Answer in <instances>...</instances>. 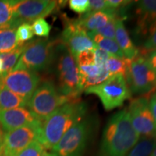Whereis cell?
Listing matches in <instances>:
<instances>
[{
    "mask_svg": "<svg viewBox=\"0 0 156 156\" xmlns=\"http://www.w3.org/2000/svg\"><path fill=\"white\" fill-rule=\"evenodd\" d=\"M140 138L127 109H123L112 115L107 122L98 156H126Z\"/></svg>",
    "mask_w": 156,
    "mask_h": 156,
    "instance_id": "obj_1",
    "label": "cell"
},
{
    "mask_svg": "<svg viewBox=\"0 0 156 156\" xmlns=\"http://www.w3.org/2000/svg\"><path fill=\"white\" fill-rule=\"evenodd\" d=\"M85 103L74 101L66 103L41 123L38 141L46 150H51L75 123L85 116Z\"/></svg>",
    "mask_w": 156,
    "mask_h": 156,
    "instance_id": "obj_2",
    "label": "cell"
},
{
    "mask_svg": "<svg viewBox=\"0 0 156 156\" xmlns=\"http://www.w3.org/2000/svg\"><path fill=\"white\" fill-rule=\"evenodd\" d=\"M57 77V90L60 94L76 101L82 91L80 87L79 68L69 51L62 42L56 44L54 58Z\"/></svg>",
    "mask_w": 156,
    "mask_h": 156,
    "instance_id": "obj_3",
    "label": "cell"
},
{
    "mask_svg": "<svg viewBox=\"0 0 156 156\" xmlns=\"http://www.w3.org/2000/svg\"><path fill=\"white\" fill-rule=\"evenodd\" d=\"M93 119L84 116L69 129L51 151L53 156H83L92 135Z\"/></svg>",
    "mask_w": 156,
    "mask_h": 156,
    "instance_id": "obj_4",
    "label": "cell"
},
{
    "mask_svg": "<svg viewBox=\"0 0 156 156\" xmlns=\"http://www.w3.org/2000/svg\"><path fill=\"white\" fill-rule=\"evenodd\" d=\"M71 101L60 94L52 82L44 81L35 90L27 106L37 119L44 122L59 107Z\"/></svg>",
    "mask_w": 156,
    "mask_h": 156,
    "instance_id": "obj_5",
    "label": "cell"
},
{
    "mask_svg": "<svg viewBox=\"0 0 156 156\" xmlns=\"http://www.w3.org/2000/svg\"><path fill=\"white\" fill-rule=\"evenodd\" d=\"M85 93L98 97L106 111L122 106L132 95L125 78L122 75L110 76L100 85L85 89Z\"/></svg>",
    "mask_w": 156,
    "mask_h": 156,
    "instance_id": "obj_6",
    "label": "cell"
},
{
    "mask_svg": "<svg viewBox=\"0 0 156 156\" xmlns=\"http://www.w3.org/2000/svg\"><path fill=\"white\" fill-rule=\"evenodd\" d=\"M56 44V42L46 39L28 43L14 69H28L37 73L47 69L54 58Z\"/></svg>",
    "mask_w": 156,
    "mask_h": 156,
    "instance_id": "obj_7",
    "label": "cell"
},
{
    "mask_svg": "<svg viewBox=\"0 0 156 156\" xmlns=\"http://www.w3.org/2000/svg\"><path fill=\"white\" fill-rule=\"evenodd\" d=\"M126 81L131 94H145L155 88L156 75L145 56L137 55L131 60Z\"/></svg>",
    "mask_w": 156,
    "mask_h": 156,
    "instance_id": "obj_8",
    "label": "cell"
},
{
    "mask_svg": "<svg viewBox=\"0 0 156 156\" xmlns=\"http://www.w3.org/2000/svg\"><path fill=\"white\" fill-rule=\"evenodd\" d=\"M42 122H37L4 134L0 156H16L34 141H38Z\"/></svg>",
    "mask_w": 156,
    "mask_h": 156,
    "instance_id": "obj_9",
    "label": "cell"
},
{
    "mask_svg": "<svg viewBox=\"0 0 156 156\" xmlns=\"http://www.w3.org/2000/svg\"><path fill=\"white\" fill-rule=\"evenodd\" d=\"M132 124L140 138H156V124L149 101L140 97L131 101L128 108Z\"/></svg>",
    "mask_w": 156,
    "mask_h": 156,
    "instance_id": "obj_10",
    "label": "cell"
},
{
    "mask_svg": "<svg viewBox=\"0 0 156 156\" xmlns=\"http://www.w3.org/2000/svg\"><path fill=\"white\" fill-rule=\"evenodd\" d=\"M56 1L27 0L17 1L14 7V17L12 28H16L23 23H29L46 17L56 8Z\"/></svg>",
    "mask_w": 156,
    "mask_h": 156,
    "instance_id": "obj_11",
    "label": "cell"
},
{
    "mask_svg": "<svg viewBox=\"0 0 156 156\" xmlns=\"http://www.w3.org/2000/svg\"><path fill=\"white\" fill-rule=\"evenodd\" d=\"M40 77L38 73L28 69H14L3 77H0V82L27 102L40 85Z\"/></svg>",
    "mask_w": 156,
    "mask_h": 156,
    "instance_id": "obj_12",
    "label": "cell"
},
{
    "mask_svg": "<svg viewBox=\"0 0 156 156\" xmlns=\"http://www.w3.org/2000/svg\"><path fill=\"white\" fill-rule=\"evenodd\" d=\"M62 43L67 46L69 52L77 60L80 54L86 50L96 48L94 43L87 36V32L79 26L76 21L70 22L62 34Z\"/></svg>",
    "mask_w": 156,
    "mask_h": 156,
    "instance_id": "obj_13",
    "label": "cell"
},
{
    "mask_svg": "<svg viewBox=\"0 0 156 156\" xmlns=\"http://www.w3.org/2000/svg\"><path fill=\"white\" fill-rule=\"evenodd\" d=\"M37 121L39 120L25 107L6 110L0 109V126L5 133Z\"/></svg>",
    "mask_w": 156,
    "mask_h": 156,
    "instance_id": "obj_14",
    "label": "cell"
},
{
    "mask_svg": "<svg viewBox=\"0 0 156 156\" xmlns=\"http://www.w3.org/2000/svg\"><path fill=\"white\" fill-rule=\"evenodd\" d=\"M137 15L136 31L140 35H150L156 26V0L136 2Z\"/></svg>",
    "mask_w": 156,
    "mask_h": 156,
    "instance_id": "obj_15",
    "label": "cell"
},
{
    "mask_svg": "<svg viewBox=\"0 0 156 156\" xmlns=\"http://www.w3.org/2000/svg\"><path fill=\"white\" fill-rule=\"evenodd\" d=\"M117 13L112 11H98L85 13L76 23L86 32H92L102 28L111 19L116 18Z\"/></svg>",
    "mask_w": 156,
    "mask_h": 156,
    "instance_id": "obj_16",
    "label": "cell"
},
{
    "mask_svg": "<svg viewBox=\"0 0 156 156\" xmlns=\"http://www.w3.org/2000/svg\"><path fill=\"white\" fill-rule=\"evenodd\" d=\"M115 38L124 57L132 60L138 55L139 51L136 49L133 42L132 41L122 18H116V20Z\"/></svg>",
    "mask_w": 156,
    "mask_h": 156,
    "instance_id": "obj_17",
    "label": "cell"
},
{
    "mask_svg": "<svg viewBox=\"0 0 156 156\" xmlns=\"http://www.w3.org/2000/svg\"><path fill=\"white\" fill-rule=\"evenodd\" d=\"M87 34L97 48L106 51L110 56L121 58H125L115 39L105 38L93 31L87 32Z\"/></svg>",
    "mask_w": 156,
    "mask_h": 156,
    "instance_id": "obj_18",
    "label": "cell"
},
{
    "mask_svg": "<svg viewBox=\"0 0 156 156\" xmlns=\"http://www.w3.org/2000/svg\"><path fill=\"white\" fill-rule=\"evenodd\" d=\"M26 101L15 94L0 82V109H12L27 106Z\"/></svg>",
    "mask_w": 156,
    "mask_h": 156,
    "instance_id": "obj_19",
    "label": "cell"
},
{
    "mask_svg": "<svg viewBox=\"0 0 156 156\" xmlns=\"http://www.w3.org/2000/svg\"><path fill=\"white\" fill-rule=\"evenodd\" d=\"M27 44H20L15 49L8 52V53L0 54V57H1L3 62L2 73L0 75V77H3V76L7 75L14 69L19 58H20L21 55L26 48Z\"/></svg>",
    "mask_w": 156,
    "mask_h": 156,
    "instance_id": "obj_20",
    "label": "cell"
},
{
    "mask_svg": "<svg viewBox=\"0 0 156 156\" xmlns=\"http://www.w3.org/2000/svg\"><path fill=\"white\" fill-rule=\"evenodd\" d=\"M19 45L16 38V28L0 29V54L8 53Z\"/></svg>",
    "mask_w": 156,
    "mask_h": 156,
    "instance_id": "obj_21",
    "label": "cell"
},
{
    "mask_svg": "<svg viewBox=\"0 0 156 156\" xmlns=\"http://www.w3.org/2000/svg\"><path fill=\"white\" fill-rule=\"evenodd\" d=\"M131 60L126 58H117L110 56L106 63V67L110 75H122L126 78L129 69Z\"/></svg>",
    "mask_w": 156,
    "mask_h": 156,
    "instance_id": "obj_22",
    "label": "cell"
},
{
    "mask_svg": "<svg viewBox=\"0 0 156 156\" xmlns=\"http://www.w3.org/2000/svg\"><path fill=\"white\" fill-rule=\"evenodd\" d=\"M16 0H0V26L12 28Z\"/></svg>",
    "mask_w": 156,
    "mask_h": 156,
    "instance_id": "obj_23",
    "label": "cell"
},
{
    "mask_svg": "<svg viewBox=\"0 0 156 156\" xmlns=\"http://www.w3.org/2000/svg\"><path fill=\"white\" fill-rule=\"evenodd\" d=\"M156 145V138H140L126 156H150Z\"/></svg>",
    "mask_w": 156,
    "mask_h": 156,
    "instance_id": "obj_24",
    "label": "cell"
},
{
    "mask_svg": "<svg viewBox=\"0 0 156 156\" xmlns=\"http://www.w3.org/2000/svg\"><path fill=\"white\" fill-rule=\"evenodd\" d=\"M105 66L99 67L95 64H87V65L78 66L79 68L80 83L88 78L95 77L100 74Z\"/></svg>",
    "mask_w": 156,
    "mask_h": 156,
    "instance_id": "obj_25",
    "label": "cell"
},
{
    "mask_svg": "<svg viewBox=\"0 0 156 156\" xmlns=\"http://www.w3.org/2000/svg\"><path fill=\"white\" fill-rule=\"evenodd\" d=\"M32 26L29 23H23L16 29V38L19 44H23L34 37Z\"/></svg>",
    "mask_w": 156,
    "mask_h": 156,
    "instance_id": "obj_26",
    "label": "cell"
},
{
    "mask_svg": "<svg viewBox=\"0 0 156 156\" xmlns=\"http://www.w3.org/2000/svg\"><path fill=\"white\" fill-rule=\"evenodd\" d=\"M32 26L34 34L38 37L47 38L49 36L51 27L44 18H40L34 21Z\"/></svg>",
    "mask_w": 156,
    "mask_h": 156,
    "instance_id": "obj_27",
    "label": "cell"
},
{
    "mask_svg": "<svg viewBox=\"0 0 156 156\" xmlns=\"http://www.w3.org/2000/svg\"><path fill=\"white\" fill-rule=\"evenodd\" d=\"M46 150L38 141H34L24 148L16 156H44Z\"/></svg>",
    "mask_w": 156,
    "mask_h": 156,
    "instance_id": "obj_28",
    "label": "cell"
},
{
    "mask_svg": "<svg viewBox=\"0 0 156 156\" xmlns=\"http://www.w3.org/2000/svg\"><path fill=\"white\" fill-rule=\"evenodd\" d=\"M118 18V17H116ZM116 18L111 19L104 26L98 29V30L93 31L97 34L101 35L105 38L115 39V35H116Z\"/></svg>",
    "mask_w": 156,
    "mask_h": 156,
    "instance_id": "obj_29",
    "label": "cell"
},
{
    "mask_svg": "<svg viewBox=\"0 0 156 156\" xmlns=\"http://www.w3.org/2000/svg\"><path fill=\"white\" fill-rule=\"evenodd\" d=\"M70 9L78 14L87 12L89 9L88 0H70L69 1Z\"/></svg>",
    "mask_w": 156,
    "mask_h": 156,
    "instance_id": "obj_30",
    "label": "cell"
},
{
    "mask_svg": "<svg viewBox=\"0 0 156 156\" xmlns=\"http://www.w3.org/2000/svg\"><path fill=\"white\" fill-rule=\"evenodd\" d=\"M76 62H77L78 66L95 64L94 49L84 51L80 54V55L78 56L77 60H76Z\"/></svg>",
    "mask_w": 156,
    "mask_h": 156,
    "instance_id": "obj_31",
    "label": "cell"
},
{
    "mask_svg": "<svg viewBox=\"0 0 156 156\" xmlns=\"http://www.w3.org/2000/svg\"><path fill=\"white\" fill-rule=\"evenodd\" d=\"M98 11H112L117 13L108 7L107 1L105 0H90L89 1V9L87 12H92ZM118 15V13H117Z\"/></svg>",
    "mask_w": 156,
    "mask_h": 156,
    "instance_id": "obj_32",
    "label": "cell"
},
{
    "mask_svg": "<svg viewBox=\"0 0 156 156\" xmlns=\"http://www.w3.org/2000/svg\"><path fill=\"white\" fill-rule=\"evenodd\" d=\"M95 54V63L99 67H103L106 65V63L110 55L107 53L106 51L101 49L99 48H94Z\"/></svg>",
    "mask_w": 156,
    "mask_h": 156,
    "instance_id": "obj_33",
    "label": "cell"
},
{
    "mask_svg": "<svg viewBox=\"0 0 156 156\" xmlns=\"http://www.w3.org/2000/svg\"><path fill=\"white\" fill-rule=\"evenodd\" d=\"M143 50L145 51H152L156 50V26L148 36L147 40L143 44Z\"/></svg>",
    "mask_w": 156,
    "mask_h": 156,
    "instance_id": "obj_34",
    "label": "cell"
},
{
    "mask_svg": "<svg viewBox=\"0 0 156 156\" xmlns=\"http://www.w3.org/2000/svg\"><path fill=\"white\" fill-rule=\"evenodd\" d=\"M145 58L150 67H151V69L153 70V72L156 75V50L150 51Z\"/></svg>",
    "mask_w": 156,
    "mask_h": 156,
    "instance_id": "obj_35",
    "label": "cell"
},
{
    "mask_svg": "<svg viewBox=\"0 0 156 156\" xmlns=\"http://www.w3.org/2000/svg\"><path fill=\"white\" fill-rule=\"evenodd\" d=\"M149 106L156 124V92L152 95L150 99Z\"/></svg>",
    "mask_w": 156,
    "mask_h": 156,
    "instance_id": "obj_36",
    "label": "cell"
},
{
    "mask_svg": "<svg viewBox=\"0 0 156 156\" xmlns=\"http://www.w3.org/2000/svg\"><path fill=\"white\" fill-rule=\"evenodd\" d=\"M3 140H4V133H3V130H2V129L1 126H0V151H1L2 147Z\"/></svg>",
    "mask_w": 156,
    "mask_h": 156,
    "instance_id": "obj_37",
    "label": "cell"
},
{
    "mask_svg": "<svg viewBox=\"0 0 156 156\" xmlns=\"http://www.w3.org/2000/svg\"><path fill=\"white\" fill-rule=\"evenodd\" d=\"M2 69H3V62L1 57H0V75H1L2 73Z\"/></svg>",
    "mask_w": 156,
    "mask_h": 156,
    "instance_id": "obj_38",
    "label": "cell"
},
{
    "mask_svg": "<svg viewBox=\"0 0 156 156\" xmlns=\"http://www.w3.org/2000/svg\"><path fill=\"white\" fill-rule=\"evenodd\" d=\"M150 156H156V145L155 146V147H154L153 152H152V153L151 154V155Z\"/></svg>",
    "mask_w": 156,
    "mask_h": 156,
    "instance_id": "obj_39",
    "label": "cell"
},
{
    "mask_svg": "<svg viewBox=\"0 0 156 156\" xmlns=\"http://www.w3.org/2000/svg\"><path fill=\"white\" fill-rule=\"evenodd\" d=\"M44 156H53V155H52V154L51 153H48V152H46V153H45V154L44 155Z\"/></svg>",
    "mask_w": 156,
    "mask_h": 156,
    "instance_id": "obj_40",
    "label": "cell"
},
{
    "mask_svg": "<svg viewBox=\"0 0 156 156\" xmlns=\"http://www.w3.org/2000/svg\"><path fill=\"white\" fill-rule=\"evenodd\" d=\"M2 28H5V27H2V26H0V29H2Z\"/></svg>",
    "mask_w": 156,
    "mask_h": 156,
    "instance_id": "obj_41",
    "label": "cell"
}]
</instances>
